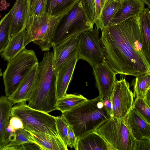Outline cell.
I'll return each mask as SVG.
<instances>
[{
    "label": "cell",
    "instance_id": "cell-11",
    "mask_svg": "<svg viewBox=\"0 0 150 150\" xmlns=\"http://www.w3.org/2000/svg\"><path fill=\"white\" fill-rule=\"evenodd\" d=\"M96 86L99 91L98 96L103 100L110 98L116 80L117 74L104 59L92 67Z\"/></svg>",
    "mask_w": 150,
    "mask_h": 150
},
{
    "label": "cell",
    "instance_id": "cell-18",
    "mask_svg": "<svg viewBox=\"0 0 150 150\" xmlns=\"http://www.w3.org/2000/svg\"><path fill=\"white\" fill-rule=\"evenodd\" d=\"M122 3V7L116 14L108 27L139 15L145 8L144 4L141 0H125Z\"/></svg>",
    "mask_w": 150,
    "mask_h": 150
},
{
    "label": "cell",
    "instance_id": "cell-42",
    "mask_svg": "<svg viewBox=\"0 0 150 150\" xmlns=\"http://www.w3.org/2000/svg\"><path fill=\"white\" fill-rule=\"evenodd\" d=\"M3 73L2 72L1 69L0 68V78L1 76H3Z\"/></svg>",
    "mask_w": 150,
    "mask_h": 150
},
{
    "label": "cell",
    "instance_id": "cell-9",
    "mask_svg": "<svg viewBox=\"0 0 150 150\" xmlns=\"http://www.w3.org/2000/svg\"><path fill=\"white\" fill-rule=\"evenodd\" d=\"M99 29L96 26L94 30L85 31L79 35L78 59L86 61L92 67L105 59L100 45Z\"/></svg>",
    "mask_w": 150,
    "mask_h": 150
},
{
    "label": "cell",
    "instance_id": "cell-43",
    "mask_svg": "<svg viewBox=\"0 0 150 150\" xmlns=\"http://www.w3.org/2000/svg\"><path fill=\"white\" fill-rule=\"evenodd\" d=\"M114 0L115 1H116L122 2H123V1H124L125 0Z\"/></svg>",
    "mask_w": 150,
    "mask_h": 150
},
{
    "label": "cell",
    "instance_id": "cell-3",
    "mask_svg": "<svg viewBox=\"0 0 150 150\" xmlns=\"http://www.w3.org/2000/svg\"><path fill=\"white\" fill-rule=\"evenodd\" d=\"M62 115L72 128L76 139L95 131L111 117L98 96L88 99Z\"/></svg>",
    "mask_w": 150,
    "mask_h": 150
},
{
    "label": "cell",
    "instance_id": "cell-8",
    "mask_svg": "<svg viewBox=\"0 0 150 150\" xmlns=\"http://www.w3.org/2000/svg\"><path fill=\"white\" fill-rule=\"evenodd\" d=\"M94 131L114 150H133L135 139L124 119L110 117Z\"/></svg>",
    "mask_w": 150,
    "mask_h": 150
},
{
    "label": "cell",
    "instance_id": "cell-13",
    "mask_svg": "<svg viewBox=\"0 0 150 150\" xmlns=\"http://www.w3.org/2000/svg\"><path fill=\"white\" fill-rule=\"evenodd\" d=\"M11 10L9 40L25 29L29 16L28 0H16Z\"/></svg>",
    "mask_w": 150,
    "mask_h": 150
},
{
    "label": "cell",
    "instance_id": "cell-30",
    "mask_svg": "<svg viewBox=\"0 0 150 150\" xmlns=\"http://www.w3.org/2000/svg\"><path fill=\"white\" fill-rule=\"evenodd\" d=\"M56 124L59 134L65 146L68 145V124L63 115L55 117Z\"/></svg>",
    "mask_w": 150,
    "mask_h": 150
},
{
    "label": "cell",
    "instance_id": "cell-15",
    "mask_svg": "<svg viewBox=\"0 0 150 150\" xmlns=\"http://www.w3.org/2000/svg\"><path fill=\"white\" fill-rule=\"evenodd\" d=\"M124 119L135 139L150 138V124L132 108Z\"/></svg>",
    "mask_w": 150,
    "mask_h": 150
},
{
    "label": "cell",
    "instance_id": "cell-19",
    "mask_svg": "<svg viewBox=\"0 0 150 150\" xmlns=\"http://www.w3.org/2000/svg\"><path fill=\"white\" fill-rule=\"evenodd\" d=\"M123 6L122 3L114 0H106L96 26L101 30L107 28L117 12Z\"/></svg>",
    "mask_w": 150,
    "mask_h": 150
},
{
    "label": "cell",
    "instance_id": "cell-24",
    "mask_svg": "<svg viewBox=\"0 0 150 150\" xmlns=\"http://www.w3.org/2000/svg\"><path fill=\"white\" fill-rule=\"evenodd\" d=\"M13 105L7 97H0V149L5 145L6 129L9 124Z\"/></svg>",
    "mask_w": 150,
    "mask_h": 150
},
{
    "label": "cell",
    "instance_id": "cell-34",
    "mask_svg": "<svg viewBox=\"0 0 150 150\" xmlns=\"http://www.w3.org/2000/svg\"><path fill=\"white\" fill-rule=\"evenodd\" d=\"M106 0H94L95 12V23L98 19Z\"/></svg>",
    "mask_w": 150,
    "mask_h": 150
},
{
    "label": "cell",
    "instance_id": "cell-1",
    "mask_svg": "<svg viewBox=\"0 0 150 150\" xmlns=\"http://www.w3.org/2000/svg\"><path fill=\"white\" fill-rule=\"evenodd\" d=\"M139 15L101 31L100 42L105 59L117 74L136 77L150 73V62L143 47Z\"/></svg>",
    "mask_w": 150,
    "mask_h": 150
},
{
    "label": "cell",
    "instance_id": "cell-40",
    "mask_svg": "<svg viewBox=\"0 0 150 150\" xmlns=\"http://www.w3.org/2000/svg\"><path fill=\"white\" fill-rule=\"evenodd\" d=\"M144 100L149 105H150V90H149L145 95Z\"/></svg>",
    "mask_w": 150,
    "mask_h": 150
},
{
    "label": "cell",
    "instance_id": "cell-22",
    "mask_svg": "<svg viewBox=\"0 0 150 150\" xmlns=\"http://www.w3.org/2000/svg\"><path fill=\"white\" fill-rule=\"evenodd\" d=\"M80 0H47L45 13L51 17H58L70 10Z\"/></svg>",
    "mask_w": 150,
    "mask_h": 150
},
{
    "label": "cell",
    "instance_id": "cell-17",
    "mask_svg": "<svg viewBox=\"0 0 150 150\" xmlns=\"http://www.w3.org/2000/svg\"><path fill=\"white\" fill-rule=\"evenodd\" d=\"M77 54L68 61L58 72L56 86L57 99L67 94L77 61Z\"/></svg>",
    "mask_w": 150,
    "mask_h": 150
},
{
    "label": "cell",
    "instance_id": "cell-12",
    "mask_svg": "<svg viewBox=\"0 0 150 150\" xmlns=\"http://www.w3.org/2000/svg\"><path fill=\"white\" fill-rule=\"evenodd\" d=\"M79 44V35H75L52 46L54 61L58 72L68 61L77 54Z\"/></svg>",
    "mask_w": 150,
    "mask_h": 150
},
{
    "label": "cell",
    "instance_id": "cell-25",
    "mask_svg": "<svg viewBox=\"0 0 150 150\" xmlns=\"http://www.w3.org/2000/svg\"><path fill=\"white\" fill-rule=\"evenodd\" d=\"M87 100L81 94H67L57 99L56 110L63 113L78 106Z\"/></svg>",
    "mask_w": 150,
    "mask_h": 150
},
{
    "label": "cell",
    "instance_id": "cell-21",
    "mask_svg": "<svg viewBox=\"0 0 150 150\" xmlns=\"http://www.w3.org/2000/svg\"><path fill=\"white\" fill-rule=\"evenodd\" d=\"M26 29H24L9 40L0 54L4 60L8 61L15 57L25 47L24 41Z\"/></svg>",
    "mask_w": 150,
    "mask_h": 150
},
{
    "label": "cell",
    "instance_id": "cell-2",
    "mask_svg": "<svg viewBox=\"0 0 150 150\" xmlns=\"http://www.w3.org/2000/svg\"><path fill=\"white\" fill-rule=\"evenodd\" d=\"M57 74L53 53L45 51L38 64L33 88L28 101L30 107L48 113L56 110Z\"/></svg>",
    "mask_w": 150,
    "mask_h": 150
},
{
    "label": "cell",
    "instance_id": "cell-26",
    "mask_svg": "<svg viewBox=\"0 0 150 150\" xmlns=\"http://www.w3.org/2000/svg\"><path fill=\"white\" fill-rule=\"evenodd\" d=\"M131 84L133 88L134 97L143 99L146 93L150 90V73L136 76Z\"/></svg>",
    "mask_w": 150,
    "mask_h": 150
},
{
    "label": "cell",
    "instance_id": "cell-37",
    "mask_svg": "<svg viewBox=\"0 0 150 150\" xmlns=\"http://www.w3.org/2000/svg\"><path fill=\"white\" fill-rule=\"evenodd\" d=\"M104 105L107 111L110 115L112 113V106L110 99L109 98H106L103 100Z\"/></svg>",
    "mask_w": 150,
    "mask_h": 150
},
{
    "label": "cell",
    "instance_id": "cell-39",
    "mask_svg": "<svg viewBox=\"0 0 150 150\" xmlns=\"http://www.w3.org/2000/svg\"><path fill=\"white\" fill-rule=\"evenodd\" d=\"M38 0H28V5L29 16L33 12Z\"/></svg>",
    "mask_w": 150,
    "mask_h": 150
},
{
    "label": "cell",
    "instance_id": "cell-28",
    "mask_svg": "<svg viewBox=\"0 0 150 150\" xmlns=\"http://www.w3.org/2000/svg\"><path fill=\"white\" fill-rule=\"evenodd\" d=\"M29 143L36 144L31 133L23 128L16 130L15 132L14 140L7 144L4 146L21 145Z\"/></svg>",
    "mask_w": 150,
    "mask_h": 150
},
{
    "label": "cell",
    "instance_id": "cell-38",
    "mask_svg": "<svg viewBox=\"0 0 150 150\" xmlns=\"http://www.w3.org/2000/svg\"><path fill=\"white\" fill-rule=\"evenodd\" d=\"M0 150H22V145L17 146H4L0 149Z\"/></svg>",
    "mask_w": 150,
    "mask_h": 150
},
{
    "label": "cell",
    "instance_id": "cell-27",
    "mask_svg": "<svg viewBox=\"0 0 150 150\" xmlns=\"http://www.w3.org/2000/svg\"><path fill=\"white\" fill-rule=\"evenodd\" d=\"M11 10L0 21V54L9 40Z\"/></svg>",
    "mask_w": 150,
    "mask_h": 150
},
{
    "label": "cell",
    "instance_id": "cell-31",
    "mask_svg": "<svg viewBox=\"0 0 150 150\" xmlns=\"http://www.w3.org/2000/svg\"><path fill=\"white\" fill-rule=\"evenodd\" d=\"M83 6L91 23L93 25L95 20L94 0H81Z\"/></svg>",
    "mask_w": 150,
    "mask_h": 150
},
{
    "label": "cell",
    "instance_id": "cell-16",
    "mask_svg": "<svg viewBox=\"0 0 150 150\" xmlns=\"http://www.w3.org/2000/svg\"><path fill=\"white\" fill-rule=\"evenodd\" d=\"M74 147L76 150H114L104 139L95 131L76 139Z\"/></svg>",
    "mask_w": 150,
    "mask_h": 150
},
{
    "label": "cell",
    "instance_id": "cell-4",
    "mask_svg": "<svg viewBox=\"0 0 150 150\" xmlns=\"http://www.w3.org/2000/svg\"><path fill=\"white\" fill-rule=\"evenodd\" d=\"M11 117L19 118L22 121L23 128L30 133H42L60 138L57 129L55 117L48 113L30 107L23 101L12 107Z\"/></svg>",
    "mask_w": 150,
    "mask_h": 150
},
{
    "label": "cell",
    "instance_id": "cell-20",
    "mask_svg": "<svg viewBox=\"0 0 150 150\" xmlns=\"http://www.w3.org/2000/svg\"><path fill=\"white\" fill-rule=\"evenodd\" d=\"M40 150H67L61 139L42 133H30Z\"/></svg>",
    "mask_w": 150,
    "mask_h": 150
},
{
    "label": "cell",
    "instance_id": "cell-33",
    "mask_svg": "<svg viewBox=\"0 0 150 150\" xmlns=\"http://www.w3.org/2000/svg\"><path fill=\"white\" fill-rule=\"evenodd\" d=\"M47 1V0H38L33 12L29 16L36 18L44 15L45 14Z\"/></svg>",
    "mask_w": 150,
    "mask_h": 150
},
{
    "label": "cell",
    "instance_id": "cell-35",
    "mask_svg": "<svg viewBox=\"0 0 150 150\" xmlns=\"http://www.w3.org/2000/svg\"><path fill=\"white\" fill-rule=\"evenodd\" d=\"M9 124L15 130L23 128L22 121L17 117H11Z\"/></svg>",
    "mask_w": 150,
    "mask_h": 150
},
{
    "label": "cell",
    "instance_id": "cell-32",
    "mask_svg": "<svg viewBox=\"0 0 150 150\" xmlns=\"http://www.w3.org/2000/svg\"><path fill=\"white\" fill-rule=\"evenodd\" d=\"M133 150H150V138L135 139Z\"/></svg>",
    "mask_w": 150,
    "mask_h": 150
},
{
    "label": "cell",
    "instance_id": "cell-5",
    "mask_svg": "<svg viewBox=\"0 0 150 150\" xmlns=\"http://www.w3.org/2000/svg\"><path fill=\"white\" fill-rule=\"evenodd\" d=\"M93 25L80 0L68 11L59 17L52 39L53 45L69 37L79 35L85 31L92 30Z\"/></svg>",
    "mask_w": 150,
    "mask_h": 150
},
{
    "label": "cell",
    "instance_id": "cell-23",
    "mask_svg": "<svg viewBox=\"0 0 150 150\" xmlns=\"http://www.w3.org/2000/svg\"><path fill=\"white\" fill-rule=\"evenodd\" d=\"M142 45L145 55L150 62V12L149 8H145L139 15Z\"/></svg>",
    "mask_w": 150,
    "mask_h": 150
},
{
    "label": "cell",
    "instance_id": "cell-36",
    "mask_svg": "<svg viewBox=\"0 0 150 150\" xmlns=\"http://www.w3.org/2000/svg\"><path fill=\"white\" fill-rule=\"evenodd\" d=\"M68 145L71 148L74 147L76 138L72 127L68 125Z\"/></svg>",
    "mask_w": 150,
    "mask_h": 150
},
{
    "label": "cell",
    "instance_id": "cell-29",
    "mask_svg": "<svg viewBox=\"0 0 150 150\" xmlns=\"http://www.w3.org/2000/svg\"><path fill=\"white\" fill-rule=\"evenodd\" d=\"M132 108L150 124V107L143 98H136Z\"/></svg>",
    "mask_w": 150,
    "mask_h": 150
},
{
    "label": "cell",
    "instance_id": "cell-7",
    "mask_svg": "<svg viewBox=\"0 0 150 150\" xmlns=\"http://www.w3.org/2000/svg\"><path fill=\"white\" fill-rule=\"evenodd\" d=\"M59 17H51L45 14L38 17L29 16L26 26L25 47L31 42L43 51L52 47V39Z\"/></svg>",
    "mask_w": 150,
    "mask_h": 150
},
{
    "label": "cell",
    "instance_id": "cell-6",
    "mask_svg": "<svg viewBox=\"0 0 150 150\" xmlns=\"http://www.w3.org/2000/svg\"><path fill=\"white\" fill-rule=\"evenodd\" d=\"M8 62L3 76L5 96L8 97L15 92L23 79L38 61L33 50L25 48Z\"/></svg>",
    "mask_w": 150,
    "mask_h": 150
},
{
    "label": "cell",
    "instance_id": "cell-41",
    "mask_svg": "<svg viewBox=\"0 0 150 150\" xmlns=\"http://www.w3.org/2000/svg\"><path fill=\"white\" fill-rule=\"evenodd\" d=\"M144 4H145L148 6L149 8H150V0H141Z\"/></svg>",
    "mask_w": 150,
    "mask_h": 150
},
{
    "label": "cell",
    "instance_id": "cell-10",
    "mask_svg": "<svg viewBox=\"0 0 150 150\" xmlns=\"http://www.w3.org/2000/svg\"><path fill=\"white\" fill-rule=\"evenodd\" d=\"M110 99L111 117L124 119L132 108L134 101L129 83L125 79L116 81Z\"/></svg>",
    "mask_w": 150,
    "mask_h": 150
},
{
    "label": "cell",
    "instance_id": "cell-14",
    "mask_svg": "<svg viewBox=\"0 0 150 150\" xmlns=\"http://www.w3.org/2000/svg\"><path fill=\"white\" fill-rule=\"evenodd\" d=\"M38 64L32 68L15 92L8 97L13 105L28 101L30 98L34 87Z\"/></svg>",
    "mask_w": 150,
    "mask_h": 150
}]
</instances>
